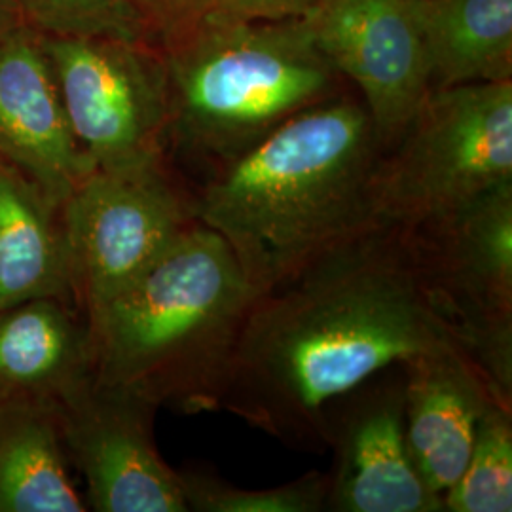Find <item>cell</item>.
<instances>
[{"instance_id":"obj_1","label":"cell","mask_w":512,"mask_h":512,"mask_svg":"<svg viewBox=\"0 0 512 512\" xmlns=\"http://www.w3.org/2000/svg\"><path fill=\"white\" fill-rule=\"evenodd\" d=\"M450 348L461 346L410 234L374 220L256 298L220 410L289 446H325L330 404L391 366Z\"/></svg>"},{"instance_id":"obj_2","label":"cell","mask_w":512,"mask_h":512,"mask_svg":"<svg viewBox=\"0 0 512 512\" xmlns=\"http://www.w3.org/2000/svg\"><path fill=\"white\" fill-rule=\"evenodd\" d=\"M380 154L363 101L336 95L207 175L196 219L226 241L260 296L374 222L368 183Z\"/></svg>"},{"instance_id":"obj_3","label":"cell","mask_w":512,"mask_h":512,"mask_svg":"<svg viewBox=\"0 0 512 512\" xmlns=\"http://www.w3.org/2000/svg\"><path fill=\"white\" fill-rule=\"evenodd\" d=\"M256 298L226 241L194 222L126 289L90 308L95 382L217 412Z\"/></svg>"},{"instance_id":"obj_4","label":"cell","mask_w":512,"mask_h":512,"mask_svg":"<svg viewBox=\"0 0 512 512\" xmlns=\"http://www.w3.org/2000/svg\"><path fill=\"white\" fill-rule=\"evenodd\" d=\"M167 133L213 171L340 95L306 18L198 25L169 37Z\"/></svg>"},{"instance_id":"obj_5","label":"cell","mask_w":512,"mask_h":512,"mask_svg":"<svg viewBox=\"0 0 512 512\" xmlns=\"http://www.w3.org/2000/svg\"><path fill=\"white\" fill-rule=\"evenodd\" d=\"M512 184V80L433 90L368 183L370 217L412 230Z\"/></svg>"},{"instance_id":"obj_6","label":"cell","mask_w":512,"mask_h":512,"mask_svg":"<svg viewBox=\"0 0 512 512\" xmlns=\"http://www.w3.org/2000/svg\"><path fill=\"white\" fill-rule=\"evenodd\" d=\"M406 232L459 346L512 406V184Z\"/></svg>"},{"instance_id":"obj_7","label":"cell","mask_w":512,"mask_h":512,"mask_svg":"<svg viewBox=\"0 0 512 512\" xmlns=\"http://www.w3.org/2000/svg\"><path fill=\"white\" fill-rule=\"evenodd\" d=\"M69 275L88 310L126 289L198 222L160 160L95 169L61 205Z\"/></svg>"},{"instance_id":"obj_8","label":"cell","mask_w":512,"mask_h":512,"mask_svg":"<svg viewBox=\"0 0 512 512\" xmlns=\"http://www.w3.org/2000/svg\"><path fill=\"white\" fill-rule=\"evenodd\" d=\"M74 139L95 169L160 160L167 135L164 61L143 42L40 37Z\"/></svg>"},{"instance_id":"obj_9","label":"cell","mask_w":512,"mask_h":512,"mask_svg":"<svg viewBox=\"0 0 512 512\" xmlns=\"http://www.w3.org/2000/svg\"><path fill=\"white\" fill-rule=\"evenodd\" d=\"M319 50L363 95L382 150L433 92L416 0H327L310 16Z\"/></svg>"},{"instance_id":"obj_10","label":"cell","mask_w":512,"mask_h":512,"mask_svg":"<svg viewBox=\"0 0 512 512\" xmlns=\"http://www.w3.org/2000/svg\"><path fill=\"white\" fill-rule=\"evenodd\" d=\"M325 446L334 450L325 511L444 512L406 442L401 365L330 404Z\"/></svg>"},{"instance_id":"obj_11","label":"cell","mask_w":512,"mask_h":512,"mask_svg":"<svg viewBox=\"0 0 512 512\" xmlns=\"http://www.w3.org/2000/svg\"><path fill=\"white\" fill-rule=\"evenodd\" d=\"M78 395L69 442L93 511L186 512L181 476L160 458L150 435L147 399L95 382Z\"/></svg>"},{"instance_id":"obj_12","label":"cell","mask_w":512,"mask_h":512,"mask_svg":"<svg viewBox=\"0 0 512 512\" xmlns=\"http://www.w3.org/2000/svg\"><path fill=\"white\" fill-rule=\"evenodd\" d=\"M0 156L52 209L95 171L74 139L52 63L27 25L0 40Z\"/></svg>"},{"instance_id":"obj_13","label":"cell","mask_w":512,"mask_h":512,"mask_svg":"<svg viewBox=\"0 0 512 512\" xmlns=\"http://www.w3.org/2000/svg\"><path fill=\"white\" fill-rule=\"evenodd\" d=\"M401 370L410 454L423 480L444 497L469 461L484 410L503 401L463 349L421 355Z\"/></svg>"},{"instance_id":"obj_14","label":"cell","mask_w":512,"mask_h":512,"mask_svg":"<svg viewBox=\"0 0 512 512\" xmlns=\"http://www.w3.org/2000/svg\"><path fill=\"white\" fill-rule=\"evenodd\" d=\"M433 90L512 80V0H416Z\"/></svg>"},{"instance_id":"obj_15","label":"cell","mask_w":512,"mask_h":512,"mask_svg":"<svg viewBox=\"0 0 512 512\" xmlns=\"http://www.w3.org/2000/svg\"><path fill=\"white\" fill-rule=\"evenodd\" d=\"M37 190L0 169V311L54 294L71 281L63 234Z\"/></svg>"},{"instance_id":"obj_16","label":"cell","mask_w":512,"mask_h":512,"mask_svg":"<svg viewBox=\"0 0 512 512\" xmlns=\"http://www.w3.org/2000/svg\"><path fill=\"white\" fill-rule=\"evenodd\" d=\"M82 511L54 427L37 416L10 421L0 431V512Z\"/></svg>"},{"instance_id":"obj_17","label":"cell","mask_w":512,"mask_h":512,"mask_svg":"<svg viewBox=\"0 0 512 512\" xmlns=\"http://www.w3.org/2000/svg\"><path fill=\"white\" fill-rule=\"evenodd\" d=\"M92 353L67 313L44 298L0 311V380L19 387L76 374Z\"/></svg>"},{"instance_id":"obj_18","label":"cell","mask_w":512,"mask_h":512,"mask_svg":"<svg viewBox=\"0 0 512 512\" xmlns=\"http://www.w3.org/2000/svg\"><path fill=\"white\" fill-rule=\"evenodd\" d=\"M442 503L444 512L512 511V406L494 401L484 410L469 461Z\"/></svg>"},{"instance_id":"obj_19","label":"cell","mask_w":512,"mask_h":512,"mask_svg":"<svg viewBox=\"0 0 512 512\" xmlns=\"http://www.w3.org/2000/svg\"><path fill=\"white\" fill-rule=\"evenodd\" d=\"M188 511L198 512H319L327 505L329 478L308 473L270 488H239L203 471L179 473Z\"/></svg>"},{"instance_id":"obj_20","label":"cell","mask_w":512,"mask_h":512,"mask_svg":"<svg viewBox=\"0 0 512 512\" xmlns=\"http://www.w3.org/2000/svg\"><path fill=\"white\" fill-rule=\"evenodd\" d=\"M29 29L44 37L143 42L147 18L133 0H18Z\"/></svg>"},{"instance_id":"obj_21","label":"cell","mask_w":512,"mask_h":512,"mask_svg":"<svg viewBox=\"0 0 512 512\" xmlns=\"http://www.w3.org/2000/svg\"><path fill=\"white\" fill-rule=\"evenodd\" d=\"M327 0H162L150 14L171 37L198 25L306 18Z\"/></svg>"},{"instance_id":"obj_22","label":"cell","mask_w":512,"mask_h":512,"mask_svg":"<svg viewBox=\"0 0 512 512\" xmlns=\"http://www.w3.org/2000/svg\"><path fill=\"white\" fill-rule=\"evenodd\" d=\"M23 25L25 21L18 0H0V40Z\"/></svg>"},{"instance_id":"obj_23","label":"cell","mask_w":512,"mask_h":512,"mask_svg":"<svg viewBox=\"0 0 512 512\" xmlns=\"http://www.w3.org/2000/svg\"><path fill=\"white\" fill-rule=\"evenodd\" d=\"M139 8H141V12L145 14V18H148L154 10H156V6L162 2V0H133Z\"/></svg>"},{"instance_id":"obj_24","label":"cell","mask_w":512,"mask_h":512,"mask_svg":"<svg viewBox=\"0 0 512 512\" xmlns=\"http://www.w3.org/2000/svg\"><path fill=\"white\" fill-rule=\"evenodd\" d=\"M0 169H2V165H0Z\"/></svg>"}]
</instances>
